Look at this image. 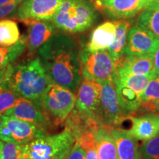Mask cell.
<instances>
[{
    "label": "cell",
    "instance_id": "obj_23",
    "mask_svg": "<svg viewBox=\"0 0 159 159\" xmlns=\"http://www.w3.org/2000/svg\"><path fill=\"white\" fill-rule=\"evenodd\" d=\"M19 25L11 19L0 20V47H10L21 39Z\"/></svg>",
    "mask_w": 159,
    "mask_h": 159
},
{
    "label": "cell",
    "instance_id": "obj_24",
    "mask_svg": "<svg viewBox=\"0 0 159 159\" xmlns=\"http://www.w3.org/2000/svg\"><path fill=\"white\" fill-rule=\"evenodd\" d=\"M139 26L159 40V7L145 8L139 16Z\"/></svg>",
    "mask_w": 159,
    "mask_h": 159
},
{
    "label": "cell",
    "instance_id": "obj_7",
    "mask_svg": "<svg viewBox=\"0 0 159 159\" xmlns=\"http://www.w3.org/2000/svg\"><path fill=\"white\" fill-rule=\"evenodd\" d=\"M2 116V126L0 128V139L4 142L25 144L40 137L48 135L43 127L14 117Z\"/></svg>",
    "mask_w": 159,
    "mask_h": 159
},
{
    "label": "cell",
    "instance_id": "obj_3",
    "mask_svg": "<svg viewBox=\"0 0 159 159\" xmlns=\"http://www.w3.org/2000/svg\"><path fill=\"white\" fill-rule=\"evenodd\" d=\"M95 19L94 6L86 0H63L52 21L55 27L69 33L85 31Z\"/></svg>",
    "mask_w": 159,
    "mask_h": 159
},
{
    "label": "cell",
    "instance_id": "obj_20",
    "mask_svg": "<svg viewBox=\"0 0 159 159\" xmlns=\"http://www.w3.org/2000/svg\"><path fill=\"white\" fill-rule=\"evenodd\" d=\"M27 47V37L22 35L19 41L10 47H0V77L5 69L22 55Z\"/></svg>",
    "mask_w": 159,
    "mask_h": 159
},
{
    "label": "cell",
    "instance_id": "obj_5",
    "mask_svg": "<svg viewBox=\"0 0 159 159\" xmlns=\"http://www.w3.org/2000/svg\"><path fill=\"white\" fill-rule=\"evenodd\" d=\"M76 94L69 89L51 83L40 101L41 108L51 126L63 124L75 106Z\"/></svg>",
    "mask_w": 159,
    "mask_h": 159
},
{
    "label": "cell",
    "instance_id": "obj_32",
    "mask_svg": "<svg viewBox=\"0 0 159 159\" xmlns=\"http://www.w3.org/2000/svg\"><path fill=\"white\" fill-rule=\"evenodd\" d=\"M152 7H159V0H147L145 8Z\"/></svg>",
    "mask_w": 159,
    "mask_h": 159
},
{
    "label": "cell",
    "instance_id": "obj_31",
    "mask_svg": "<svg viewBox=\"0 0 159 159\" xmlns=\"http://www.w3.org/2000/svg\"><path fill=\"white\" fill-rule=\"evenodd\" d=\"M154 74L156 76H159V46L154 52Z\"/></svg>",
    "mask_w": 159,
    "mask_h": 159
},
{
    "label": "cell",
    "instance_id": "obj_25",
    "mask_svg": "<svg viewBox=\"0 0 159 159\" xmlns=\"http://www.w3.org/2000/svg\"><path fill=\"white\" fill-rule=\"evenodd\" d=\"M95 133L94 131L87 130L75 140L85 150V159H99L94 139Z\"/></svg>",
    "mask_w": 159,
    "mask_h": 159
},
{
    "label": "cell",
    "instance_id": "obj_1",
    "mask_svg": "<svg viewBox=\"0 0 159 159\" xmlns=\"http://www.w3.org/2000/svg\"><path fill=\"white\" fill-rule=\"evenodd\" d=\"M38 52L41 64L52 82L76 93L83 77L80 58L70 38L55 34Z\"/></svg>",
    "mask_w": 159,
    "mask_h": 159
},
{
    "label": "cell",
    "instance_id": "obj_34",
    "mask_svg": "<svg viewBox=\"0 0 159 159\" xmlns=\"http://www.w3.org/2000/svg\"><path fill=\"white\" fill-rule=\"evenodd\" d=\"M68 153H69V152H67V153L63 154V155H62V156H60V157H58V158H55V159H66V157L67 154H68Z\"/></svg>",
    "mask_w": 159,
    "mask_h": 159
},
{
    "label": "cell",
    "instance_id": "obj_8",
    "mask_svg": "<svg viewBox=\"0 0 159 159\" xmlns=\"http://www.w3.org/2000/svg\"><path fill=\"white\" fill-rule=\"evenodd\" d=\"M101 84L102 90L97 120L102 126L116 128L122 124L126 117L119 105L116 85L112 78Z\"/></svg>",
    "mask_w": 159,
    "mask_h": 159
},
{
    "label": "cell",
    "instance_id": "obj_12",
    "mask_svg": "<svg viewBox=\"0 0 159 159\" xmlns=\"http://www.w3.org/2000/svg\"><path fill=\"white\" fill-rule=\"evenodd\" d=\"M3 115L33 123L43 127L46 130H48L49 128L52 127L41 105L24 98L20 99L13 108L6 111Z\"/></svg>",
    "mask_w": 159,
    "mask_h": 159
},
{
    "label": "cell",
    "instance_id": "obj_13",
    "mask_svg": "<svg viewBox=\"0 0 159 159\" xmlns=\"http://www.w3.org/2000/svg\"><path fill=\"white\" fill-rule=\"evenodd\" d=\"M130 128L126 130L136 140L144 142L159 134V114L146 113L139 116H129Z\"/></svg>",
    "mask_w": 159,
    "mask_h": 159
},
{
    "label": "cell",
    "instance_id": "obj_27",
    "mask_svg": "<svg viewBox=\"0 0 159 159\" xmlns=\"http://www.w3.org/2000/svg\"><path fill=\"white\" fill-rule=\"evenodd\" d=\"M21 99V97L13 91L0 89V115H3L6 111L13 108Z\"/></svg>",
    "mask_w": 159,
    "mask_h": 159
},
{
    "label": "cell",
    "instance_id": "obj_15",
    "mask_svg": "<svg viewBox=\"0 0 159 159\" xmlns=\"http://www.w3.org/2000/svg\"><path fill=\"white\" fill-rule=\"evenodd\" d=\"M120 21H109L101 24L94 30L85 49L91 52L108 49L116 35V30Z\"/></svg>",
    "mask_w": 159,
    "mask_h": 159
},
{
    "label": "cell",
    "instance_id": "obj_22",
    "mask_svg": "<svg viewBox=\"0 0 159 159\" xmlns=\"http://www.w3.org/2000/svg\"><path fill=\"white\" fill-rule=\"evenodd\" d=\"M130 24L128 21H120L116 30V35L114 42L108 47V50L113 58L117 63L123 56V51L126 45L127 38L130 30ZM117 64V63H116Z\"/></svg>",
    "mask_w": 159,
    "mask_h": 159
},
{
    "label": "cell",
    "instance_id": "obj_36",
    "mask_svg": "<svg viewBox=\"0 0 159 159\" xmlns=\"http://www.w3.org/2000/svg\"><path fill=\"white\" fill-rule=\"evenodd\" d=\"M2 122H3L2 116V115H0V128H1L2 126Z\"/></svg>",
    "mask_w": 159,
    "mask_h": 159
},
{
    "label": "cell",
    "instance_id": "obj_2",
    "mask_svg": "<svg viewBox=\"0 0 159 159\" xmlns=\"http://www.w3.org/2000/svg\"><path fill=\"white\" fill-rule=\"evenodd\" d=\"M47 76L39 57L9 66L0 77V89H7L40 105L48 85Z\"/></svg>",
    "mask_w": 159,
    "mask_h": 159
},
{
    "label": "cell",
    "instance_id": "obj_21",
    "mask_svg": "<svg viewBox=\"0 0 159 159\" xmlns=\"http://www.w3.org/2000/svg\"><path fill=\"white\" fill-rule=\"evenodd\" d=\"M159 114V76L151 79L143 93L138 113Z\"/></svg>",
    "mask_w": 159,
    "mask_h": 159
},
{
    "label": "cell",
    "instance_id": "obj_4",
    "mask_svg": "<svg viewBox=\"0 0 159 159\" xmlns=\"http://www.w3.org/2000/svg\"><path fill=\"white\" fill-rule=\"evenodd\" d=\"M75 143L72 133L65 128L59 134L46 135L20 145L21 159H55L69 152Z\"/></svg>",
    "mask_w": 159,
    "mask_h": 159
},
{
    "label": "cell",
    "instance_id": "obj_33",
    "mask_svg": "<svg viewBox=\"0 0 159 159\" xmlns=\"http://www.w3.org/2000/svg\"><path fill=\"white\" fill-rule=\"evenodd\" d=\"M2 148H3V143H2V141L0 139V159H2Z\"/></svg>",
    "mask_w": 159,
    "mask_h": 159
},
{
    "label": "cell",
    "instance_id": "obj_35",
    "mask_svg": "<svg viewBox=\"0 0 159 159\" xmlns=\"http://www.w3.org/2000/svg\"><path fill=\"white\" fill-rule=\"evenodd\" d=\"M10 0H0V5H3V4L7 3V2H9Z\"/></svg>",
    "mask_w": 159,
    "mask_h": 159
},
{
    "label": "cell",
    "instance_id": "obj_9",
    "mask_svg": "<svg viewBox=\"0 0 159 159\" xmlns=\"http://www.w3.org/2000/svg\"><path fill=\"white\" fill-rule=\"evenodd\" d=\"M102 84L97 81L83 78L77 91L75 108L97 120Z\"/></svg>",
    "mask_w": 159,
    "mask_h": 159
},
{
    "label": "cell",
    "instance_id": "obj_6",
    "mask_svg": "<svg viewBox=\"0 0 159 159\" xmlns=\"http://www.w3.org/2000/svg\"><path fill=\"white\" fill-rule=\"evenodd\" d=\"M116 63L108 49L94 52L84 49L80 55V66L83 78L100 83L112 78Z\"/></svg>",
    "mask_w": 159,
    "mask_h": 159
},
{
    "label": "cell",
    "instance_id": "obj_28",
    "mask_svg": "<svg viewBox=\"0 0 159 159\" xmlns=\"http://www.w3.org/2000/svg\"><path fill=\"white\" fill-rule=\"evenodd\" d=\"M2 159H21L20 145L12 142H4Z\"/></svg>",
    "mask_w": 159,
    "mask_h": 159
},
{
    "label": "cell",
    "instance_id": "obj_11",
    "mask_svg": "<svg viewBox=\"0 0 159 159\" xmlns=\"http://www.w3.org/2000/svg\"><path fill=\"white\" fill-rule=\"evenodd\" d=\"M158 46L159 40L137 25L129 30L123 55H142L154 53Z\"/></svg>",
    "mask_w": 159,
    "mask_h": 159
},
{
    "label": "cell",
    "instance_id": "obj_18",
    "mask_svg": "<svg viewBox=\"0 0 159 159\" xmlns=\"http://www.w3.org/2000/svg\"><path fill=\"white\" fill-rule=\"evenodd\" d=\"M146 3L147 0H108L101 6L113 16L127 18L144 10Z\"/></svg>",
    "mask_w": 159,
    "mask_h": 159
},
{
    "label": "cell",
    "instance_id": "obj_14",
    "mask_svg": "<svg viewBox=\"0 0 159 159\" xmlns=\"http://www.w3.org/2000/svg\"><path fill=\"white\" fill-rule=\"evenodd\" d=\"M25 22L30 24L27 48L30 53L39 50L55 34V26L49 21L27 20Z\"/></svg>",
    "mask_w": 159,
    "mask_h": 159
},
{
    "label": "cell",
    "instance_id": "obj_26",
    "mask_svg": "<svg viewBox=\"0 0 159 159\" xmlns=\"http://www.w3.org/2000/svg\"><path fill=\"white\" fill-rule=\"evenodd\" d=\"M141 159H159V134L139 147Z\"/></svg>",
    "mask_w": 159,
    "mask_h": 159
},
{
    "label": "cell",
    "instance_id": "obj_17",
    "mask_svg": "<svg viewBox=\"0 0 159 159\" xmlns=\"http://www.w3.org/2000/svg\"><path fill=\"white\" fill-rule=\"evenodd\" d=\"M111 132L116 142L118 159H141L136 139L120 128H111Z\"/></svg>",
    "mask_w": 159,
    "mask_h": 159
},
{
    "label": "cell",
    "instance_id": "obj_30",
    "mask_svg": "<svg viewBox=\"0 0 159 159\" xmlns=\"http://www.w3.org/2000/svg\"><path fill=\"white\" fill-rule=\"evenodd\" d=\"M66 159H85V150L78 142H75L66 157Z\"/></svg>",
    "mask_w": 159,
    "mask_h": 159
},
{
    "label": "cell",
    "instance_id": "obj_29",
    "mask_svg": "<svg viewBox=\"0 0 159 159\" xmlns=\"http://www.w3.org/2000/svg\"><path fill=\"white\" fill-rule=\"evenodd\" d=\"M24 0H10L7 3L0 5V19L11 14Z\"/></svg>",
    "mask_w": 159,
    "mask_h": 159
},
{
    "label": "cell",
    "instance_id": "obj_16",
    "mask_svg": "<svg viewBox=\"0 0 159 159\" xmlns=\"http://www.w3.org/2000/svg\"><path fill=\"white\" fill-rule=\"evenodd\" d=\"M126 56L119 58L116 69L134 75L154 74V53Z\"/></svg>",
    "mask_w": 159,
    "mask_h": 159
},
{
    "label": "cell",
    "instance_id": "obj_10",
    "mask_svg": "<svg viewBox=\"0 0 159 159\" xmlns=\"http://www.w3.org/2000/svg\"><path fill=\"white\" fill-rule=\"evenodd\" d=\"M63 0H24L17 10L21 21H50L57 13Z\"/></svg>",
    "mask_w": 159,
    "mask_h": 159
},
{
    "label": "cell",
    "instance_id": "obj_19",
    "mask_svg": "<svg viewBox=\"0 0 159 159\" xmlns=\"http://www.w3.org/2000/svg\"><path fill=\"white\" fill-rule=\"evenodd\" d=\"M112 127L100 126L94 135L99 159H118L116 142L111 132Z\"/></svg>",
    "mask_w": 159,
    "mask_h": 159
}]
</instances>
